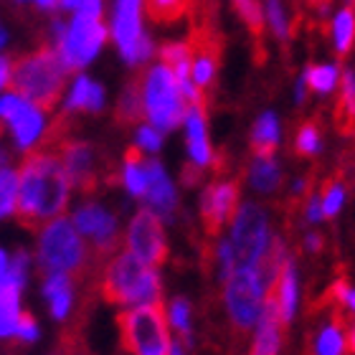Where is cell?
<instances>
[{"label":"cell","instance_id":"cell-1","mask_svg":"<svg viewBox=\"0 0 355 355\" xmlns=\"http://www.w3.org/2000/svg\"><path fill=\"white\" fill-rule=\"evenodd\" d=\"M69 206V178L61 157L49 150H26L18 171V193L13 214L28 231H41L49 221L64 216Z\"/></svg>","mask_w":355,"mask_h":355},{"label":"cell","instance_id":"cell-2","mask_svg":"<svg viewBox=\"0 0 355 355\" xmlns=\"http://www.w3.org/2000/svg\"><path fill=\"white\" fill-rule=\"evenodd\" d=\"M69 69L51 44L38 46L36 51L10 61L8 89L31 102L41 112H51L67 89Z\"/></svg>","mask_w":355,"mask_h":355},{"label":"cell","instance_id":"cell-3","mask_svg":"<svg viewBox=\"0 0 355 355\" xmlns=\"http://www.w3.org/2000/svg\"><path fill=\"white\" fill-rule=\"evenodd\" d=\"M96 292L112 304H148L163 297L157 266H150L127 252L112 254L96 277Z\"/></svg>","mask_w":355,"mask_h":355},{"label":"cell","instance_id":"cell-4","mask_svg":"<svg viewBox=\"0 0 355 355\" xmlns=\"http://www.w3.org/2000/svg\"><path fill=\"white\" fill-rule=\"evenodd\" d=\"M38 261L41 272L67 274L71 284H84V289H96V279L89 272V257L82 239L76 234L74 223L69 218H53L41 229V244H38Z\"/></svg>","mask_w":355,"mask_h":355},{"label":"cell","instance_id":"cell-5","mask_svg":"<svg viewBox=\"0 0 355 355\" xmlns=\"http://www.w3.org/2000/svg\"><path fill=\"white\" fill-rule=\"evenodd\" d=\"M122 350L130 355H168L171 353V322L165 304L157 302L135 304L132 310L117 315Z\"/></svg>","mask_w":355,"mask_h":355},{"label":"cell","instance_id":"cell-6","mask_svg":"<svg viewBox=\"0 0 355 355\" xmlns=\"http://www.w3.org/2000/svg\"><path fill=\"white\" fill-rule=\"evenodd\" d=\"M140 92H142V112L150 125L160 132H171L178 125H183L185 104L180 89L173 71L165 67L163 61H157L148 67L140 76Z\"/></svg>","mask_w":355,"mask_h":355},{"label":"cell","instance_id":"cell-7","mask_svg":"<svg viewBox=\"0 0 355 355\" xmlns=\"http://www.w3.org/2000/svg\"><path fill=\"white\" fill-rule=\"evenodd\" d=\"M272 284L274 282L261 264L234 269L229 279L223 282V304L236 330H252L257 325Z\"/></svg>","mask_w":355,"mask_h":355},{"label":"cell","instance_id":"cell-8","mask_svg":"<svg viewBox=\"0 0 355 355\" xmlns=\"http://www.w3.org/2000/svg\"><path fill=\"white\" fill-rule=\"evenodd\" d=\"M51 36V46L61 56L64 67L69 71H76V69L87 67L89 61L102 51L110 33H107V26L99 15L74 13V18L69 23L53 21Z\"/></svg>","mask_w":355,"mask_h":355},{"label":"cell","instance_id":"cell-9","mask_svg":"<svg viewBox=\"0 0 355 355\" xmlns=\"http://www.w3.org/2000/svg\"><path fill=\"white\" fill-rule=\"evenodd\" d=\"M231 249L236 269L241 266H259L274 244V231L266 208L254 200H241L234 218L229 221Z\"/></svg>","mask_w":355,"mask_h":355},{"label":"cell","instance_id":"cell-10","mask_svg":"<svg viewBox=\"0 0 355 355\" xmlns=\"http://www.w3.org/2000/svg\"><path fill=\"white\" fill-rule=\"evenodd\" d=\"M142 15L145 0H114L110 33L130 67H142L155 56V44L142 28Z\"/></svg>","mask_w":355,"mask_h":355},{"label":"cell","instance_id":"cell-11","mask_svg":"<svg viewBox=\"0 0 355 355\" xmlns=\"http://www.w3.org/2000/svg\"><path fill=\"white\" fill-rule=\"evenodd\" d=\"M125 246L127 252L137 257L140 261H145V264L160 266L168 259V241H165L163 221L150 208L137 211L135 218L130 221V229H127Z\"/></svg>","mask_w":355,"mask_h":355},{"label":"cell","instance_id":"cell-12","mask_svg":"<svg viewBox=\"0 0 355 355\" xmlns=\"http://www.w3.org/2000/svg\"><path fill=\"white\" fill-rule=\"evenodd\" d=\"M56 155L61 157V165H64V173L69 178V185L79 188L82 193H94L96 185L104 180L102 171H99L96 150L89 142L69 137L67 142H61Z\"/></svg>","mask_w":355,"mask_h":355},{"label":"cell","instance_id":"cell-13","mask_svg":"<svg viewBox=\"0 0 355 355\" xmlns=\"http://www.w3.org/2000/svg\"><path fill=\"white\" fill-rule=\"evenodd\" d=\"M239 203H241L239 183H234V180H214L208 185L203 191V198H200V218H203L208 236H218L223 226H229Z\"/></svg>","mask_w":355,"mask_h":355},{"label":"cell","instance_id":"cell-14","mask_svg":"<svg viewBox=\"0 0 355 355\" xmlns=\"http://www.w3.org/2000/svg\"><path fill=\"white\" fill-rule=\"evenodd\" d=\"M0 119H8L21 148H31L44 132V112L13 92L0 96Z\"/></svg>","mask_w":355,"mask_h":355},{"label":"cell","instance_id":"cell-15","mask_svg":"<svg viewBox=\"0 0 355 355\" xmlns=\"http://www.w3.org/2000/svg\"><path fill=\"white\" fill-rule=\"evenodd\" d=\"M185 125V148L191 155V163L200 171H206L208 165L216 163V153L208 140V117L203 104H188L183 117Z\"/></svg>","mask_w":355,"mask_h":355},{"label":"cell","instance_id":"cell-16","mask_svg":"<svg viewBox=\"0 0 355 355\" xmlns=\"http://www.w3.org/2000/svg\"><path fill=\"white\" fill-rule=\"evenodd\" d=\"M145 175H148V188H145V196L142 198L148 200V208L160 218V221H171L175 216L178 208V193L173 188V180L168 178L165 168L153 157H145Z\"/></svg>","mask_w":355,"mask_h":355},{"label":"cell","instance_id":"cell-17","mask_svg":"<svg viewBox=\"0 0 355 355\" xmlns=\"http://www.w3.org/2000/svg\"><path fill=\"white\" fill-rule=\"evenodd\" d=\"M272 297L274 307L279 312V320L284 325H289L300 312V302H302V284H300V272H297V261L289 257L282 266V272L277 274V279L272 284Z\"/></svg>","mask_w":355,"mask_h":355},{"label":"cell","instance_id":"cell-18","mask_svg":"<svg viewBox=\"0 0 355 355\" xmlns=\"http://www.w3.org/2000/svg\"><path fill=\"white\" fill-rule=\"evenodd\" d=\"M284 322L279 320V312L274 307L272 297H266L264 310H261L254 330V340H252V353L249 355H279L282 353V343H284V333H282Z\"/></svg>","mask_w":355,"mask_h":355},{"label":"cell","instance_id":"cell-19","mask_svg":"<svg viewBox=\"0 0 355 355\" xmlns=\"http://www.w3.org/2000/svg\"><path fill=\"white\" fill-rule=\"evenodd\" d=\"M282 145V119L277 112H261L252 127V148L254 155H272Z\"/></svg>","mask_w":355,"mask_h":355},{"label":"cell","instance_id":"cell-20","mask_svg":"<svg viewBox=\"0 0 355 355\" xmlns=\"http://www.w3.org/2000/svg\"><path fill=\"white\" fill-rule=\"evenodd\" d=\"M249 185L261 196H272L282 185V165L279 160L272 155H254L252 165H249Z\"/></svg>","mask_w":355,"mask_h":355},{"label":"cell","instance_id":"cell-21","mask_svg":"<svg viewBox=\"0 0 355 355\" xmlns=\"http://www.w3.org/2000/svg\"><path fill=\"white\" fill-rule=\"evenodd\" d=\"M302 79L307 84L312 94L318 96H330L338 92L343 79V69L335 61H320V64H310L302 71Z\"/></svg>","mask_w":355,"mask_h":355},{"label":"cell","instance_id":"cell-22","mask_svg":"<svg viewBox=\"0 0 355 355\" xmlns=\"http://www.w3.org/2000/svg\"><path fill=\"white\" fill-rule=\"evenodd\" d=\"M104 107V89L89 76H76L74 87L69 92L67 112H99Z\"/></svg>","mask_w":355,"mask_h":355},{"label":"cell","instance_id":"cell-23","mask_svg":"<svg viewBox=\"0 0 355 355\" xmlns=\"http://www.w3.org/2000/svg\"><path fill=\"white\" fill-rule=\"evenodd\" d=\"M330 41L338 56H348L355 46V8L340 6L330 18Z\"/></svg>","mask_w":355,"mask_h":355},{"label":"cell","instance_id":"cell-24","mask_svg":"<svg viewBox=\"0 0 355 355\" xmlns=\"http://www.w3.org/2000/svg\"><path fill=\"white\" fill-rule=\"evenodd\" d=\"M193 53H191V82L206 92L211 84L216 82V71H218V59H216V51L208 49V46H196L191 44Z\"/></svg>","mask_w":355,"mask_h":355},{"label":"cell","instance_id":"cell-25","mask_svg":"<svg viewBox=\"0 0 355 355\" xmlns=\"http://www.w3.org/2000/svg\"><path fill=\"white\" fill-rule=\"evenodd\" d=\"M114 117H117L119 125H140L145 119V112H142V92H140V79L130 82L122 94H119L117 110H114Z\"/></svg>","mask_w":355,"mask_h":355},{"label":"cell","instance_id":"cell-26","mask_svg":"<svg viewBox=\"0 0 355 355\" xmlns=\"http://www.w3.org/2000/svg\"><path fill=\"white\" fill-rule=\"evenodd\" d=\"M315 355H345L348 353V333L338 320H330L315 335Z\"/></svg>","mask_w":355,"mask_h":355},{"label":"cell","instance_id":"cell-27","mask_svg":"<svg viewBox=\"0 0 355 355\" xmlns=\"http://www.w3.org/2000/svg\"><path fill=\"white\" fill-rule=\"evenodd\" d=\"M18 295L21 287L15 282H6L0 287V338H10L15 335V325H18Z\"/></svg>","mask_w":355,"mask_h":355},{"label":"cell","instance_id":"cell-28","mask_svg":"<svg viewBox=\"0 0 355 355\" xmlns=\"http://www.w3.org/2000/svg\"><path fill=\"white\" fill-rule=\"evenodd\" d=\"M46 297L51 300V312L56 320H67L71 307V279L67 274H53L46 279Z\"/></svg>","mask_w":355,"mask_h":355},{"label":"cell","instance_id":"cell-29","mask_svg":"<svg viewBox=\"0 0 355 355\" xmlns=\"http://www.w3.org/2000/svg\"><path fill=\"white\" fill-rule=\"evenodd\" d=\"M261 15H264V26L272 31L277 41H287L292 36V21L282 0H261Z\"/></svg>","mask_w":355,"mask_h":355},{"label":"cell","instance_id":"cell-30","mask_svg":"<svg viewBox=\"0 0 355 355\" xmlns=\"http://www.w3.org/2000/svg\"><path fill=\"white\" fill-rule=\"evenodd\" d=\"M320 203H322V216L325 218H335L340 216V211L348 203V188L343 180H333L325 185V191L320 193Z\"/></svg>","mask_w":355,"mask_h":355},{"label":"cell","instance_id":"cell-31","mask_svg":"<svg viewBox=\"0 0 355 355\" xmlns=\"http://www.w3.org/2000/svg\"><path fill=\"white\" fill-rule=\"evenodd\" d=\"M145 10L153 21L173 23L188 10V0H145Z\"/></svg>","mask_w":355,"mask_h":355},{"label":"cell","instance_id":"cell-32","mask_svg":"<svg viewBox=\"0 0 355 355\" xmlns=\"http://www.w3.org/2000/svg\"><path fill=\"white\" fill-rule=\"evenodd\" d=\"M295 150L304 157H315L322 150V132L315 122H304L295 135Z\"/></svg>","mask_w":355,"mask_h":355},{"label":"cell","instance_id":"cell-33","mask_svg":"<svg viewBox=\"0 0 355 355\" xmlns=\"http://www.w3.org/2000/svg\"><path fill=\"white\" fill-rule=\"evenodd\" d=\"M165 312H168V322H171V327H175L178 333H180V338H183V345L188 343V338H191V304H188V300H183V297H175L171 302V307H165Z\"/></svg>","mask_w":355,"mask_h":355},{"label":"cell","instance_id":"cell-34","mask_svg":"<svg viewBox=\"0 0 355 355\" xmlns=\"http://www.w3.org/2000/svg\"><path fill=\"white\" fill-rule=\"evenodd\" d=\"M18 175L13 171H0V218H6L15 206Z\"/></svg>","mask_w":355,"mask_h":355},{"label":"cell","instance_id":"cell-35","mask_svg":"<svg viewBox=\"0 0 355 355\" xmlns=\"http://www.w3.org/2000/svg\"><path fill=\"white\" fill-rule=\"evenodd\" d=\"M236 6V13L241 15V21L249 26V31L259 33L264 28V15H261V0H239L234 3Z\"/></svg>","mask_w":355,"mask_h":355},{"label":"cell","instance_id":"cell-36","mask_svg":"<svg viewBox=\"0 0 355 355\" xmlns=\"http://www.w3.org/2000/svg\"><path fill=\"white\" fill-rule=\"evenodd\" d=\"M216 266H218V279L226 282L231 277V272L236 269V259H234V249H231L229 239H218L216 246Z\"/></svg>","mask_w":355,"mask_h":355},{"label":"cell","instance_id":"cell-37","mask_svg":"<svg viewBox=\"0 0 355 355\" xmlns=\"http://www.w3.org/2000/svg\"><path fill=\"white\" fill-rule=\"evenodd\" d=\"M137 148L142 153H157V150L163 148V132L155 130V127L150 125H140L137 127Z\"/></svg>","mask_w":355,"mask_h":355},{"label":"cell","instance_id":"cell-38","mask_svg":"<svg viewBox=\"0 0 355 355\" xmlns=\"http://www.w3.org/2000/svg\"><path fill=\"white\" fill-rule=\"evenodd\" d=\"M61 10L69 13H87V15H104V0H59Z\"/></svg>","mask_w":355,"mask_h":355},{"label":"cell","instance_id":"cell-39","mask_svg":"<svg viewBox=\"0 0 355 355\" xmlns=\"http://www.w3.org/2000/svg\"><path fill=\"white\" fill-rule=\"evenodd\" d=\"M333 292H335V302L340 304L348 315H353V320H355V287H353V284H348L345 279L335 282Z\"/></svg>","mask_w":355,"mask_h":355},{"label":"cell","instance_id":"cell-40","mask_svg":"<svg viewBox=\"0 0 355 355\" xmlns=\"http://www.w3.org/2000/svg\"><path fill=\"white\" fill-rule=\"evenodd\" d=\"M340 96H343V110L355 117V76H353V71H343Z\"/></svg>","mask_w":355,"mask_h":355},{"label":"cell","instance_id":"cell-41","mask_svg":"<svg viewBox=\"0 0 355 355\" xmlns=\"http://www.w3.org/2000/svg\"><path fill=\"white\" fill-rule=\"evenodd\" d=\"M15 335L21 338V340L31 343V340H36L38 338V327H36V320L31 318V315H18V325H15Z\"/></svg>","mask_w":355,"mask_h":355},{"label":"cell","instance_id":"cell-42","mask_svg":"<svg viewBox=\"0 0 355 355\" xmlns=\"http://www.w3.org/2000/svg\"><path fill=\"white\" fill-rule=\"evenodd\" d=\"M304 218H307V223H320L322 218H325V216H322V203H320L318 193L307 196V203H304Z\"/></svg>","mask_w":355,"mask_h":355},{"label":"cell","instance_id":"cell-43","mask_svg":"<svg viewBox=\"0 0 355 355\" xmlns=\"http://www.w3.org/2000/svg\"><path fill=\"white\" fill-rule=\"evenodd\" d=\"M320 249H322V236H320V234H307V236H304V252L318 254Z\"/></svg>","mask_w":355,"mask_h":355},{"label":"cell","instance_id":"cell-44","mask_svg":"<svg viewBox=\"0 0 355 355\" xmlns=\"http://www.w3.org/2000/svg\"><path fill=\"white\" fill-rule=\"evenodd\" d=\"M307 94H310V89H307V84H304L302 74H300V79L295 82V104H304Z\"/></svg>","mask_w":355,"mask_h":355},{"label":"cell","instance_id":"cell-45","mask_svg":"<svg viewBox=\"0 0 355 355\" xmlns=\"http://www.w3.org/2000/svg\"><path fill=\"white\" fill-rule=\"evenodd\" d=\"M8 76H10V59L0 56V92L8 87Z\"/></svg>","mask_w":355,"mask_h":355},{"label":"cell","instance_id":"cell-46","mask_svg":"<svg viewBox=\"0 0 355 355\" xmlns=\"http://www.w3.org/2000/svg\"><path fill=\"white\" fill-rule=\"evenodd\" d=\"M18 3H33V6H38L41 10H53V8L59 6V0H18Z\"/></svg>","mask_w":355,"mask_h":355},{"label":"cell","instance_id":"cell-47","mask_svg":"<svg viewBox=\"0 0 355 355\" xmlns=\"http://www.w3.org/2000/svg\"><path fill=\"white\" fill-rule=\"evenodd\" d=\"M307 193V178H297L292 183V196H304Z\"/></svg>","mask_w":355,"mask_h":355},{"label":"cell","instance_id":"cell-48","mask_svg":"<svg viewBox=\"0 0 355 355\" xmlns=\"http://www.w3.org/2000/svg\"><path fill=\"white\" fill-rule=\"evenodd\" d=\"M8 282V257L0 252V287Z\"/></svg>","mask_w":355,"mask_h":355},{"label":"cell","instance_id":"cell-49","mask_svg":"<svg viewBox=\"0 0 355 355\" xmlns=\"http://www.w3.org/2000/svg\"><path fill=\"white\" fill-rule=\"evenodd\" d=\"M168 355H185V345H183V343H173L171 353H168Z\"/></svg>","mask_w":355,"mask_h":355},{"label":"cell","instance_id":"cell-50","mask_svg":"<svg viewBox=\"0 0 355 355\" xmlns=\"http://www.w3.org/2000/svg\"><path fill=\"white\" fill-rule=\"evenodd\" d=\"M348 350L355 355V325L350 327V333H348Z\"/></svg>","mask_w":355,"mask_h":355},{"label":"cell","instance_id":"cell-51","mask_svg":"<svg viewBox=\"0 0 355 355\" xmlns=\"http://www.w3.org/2000/svg\"><path fill=\"white\" fill-rule=\"evenodd\" d=\"M6 44V33H3V31H0V46Z\"/></svg>","mask_w":355,"mask_h":355},{"label":"cell","instance_id":"cell-52","mask_svg":"<svg viewBox=\"0 0 355 355\" xmlns=\"http://www.w3.org/2000/svg\"><path fill=\"white\" fill-rule=\"evenodd\" d=\"M353 3H355V0H345V6H353Z\"/></svg>","mask_w":355,"mask_h":355},{"label":"cell","instance_id":"cell-53","mask_svg":"<svg viewBox=\"0 0 355 355\" xmlns=\"http://www.w3.org/2000/svg\"><path fill=\"white\" fill-rule=\"evenodd\" d=\"M353 76H355V71H353Z\"/></svg>","mask_w":355,"mask_h":355},{"label":"cell","instance_id":"cell-54","mask_svg":"<svg viewBox=\"0 0 355 355\" xmlns=\"http://www.w3.org/2000/svg\"><path fill=\"white\" fill-rule=\"evenodd\" d=\"M0 130H3V127H0Z\"/></svg>","mask_w":355,"mask_h":355}]
</instances>
